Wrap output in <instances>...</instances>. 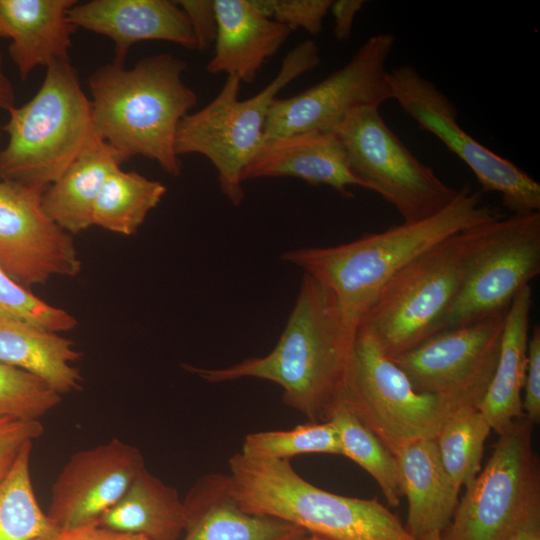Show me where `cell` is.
Returning <instances> with one entry per match:
<instances>
[{"label": "cell", "mask_w": 540, "mask_h": 540, "mask_svg": "<svg viewBox=\"0 0 540 540\" xmlns=\"http://www.w3.org/2000/svg\"><path fill=\"white\" fill-rule=\"evenodd\" d=\"M166 190L157 180L119 167L107 177L95 201L92 223L114 233L133 235Z\"/></svg>", "instance_id": "obj_27"}, {"label": "cell", "mask_w": 540, "mask_h": 540, "mask_svg": "<svg viewBox=\"0 0 540 540\" xmlns=\"http://www.w3.org/2000/svg\"><path fill=\"white\" fill-rule=\"evenodd\" d=\"M264 177H295L311 185H327L343 197L349 186L366 185L350 169L335 133L308 131L264 139L242 173V182Z\"/></svg>", "instance_id": "obj_18"}, {"label": "cell", "mask_w": 540, "mask_h": 540, "mask_svg": "<svg viewBox=\"0 0 540 540\" xmlns=\"http://www.w3.org/2000/svg\"><path fill=\"white\" fill-rule=\"evenodd\" d=\"M262 15L286 26L291 31L302 28L318 35L329 12L332 0H250Z\"/></svg>", "instance_id": "obj_34"}, {"label": "cell", "mask_w": 540, "mask_h": 540, "mask_svg": "<svg viewBox=\"0 0 540 540\" xmlns=\"http://www.w3.org/2000/svg\"><path fill=\"white\" fill-rule=\"evenodd\" d=\"M291 540H328V539H325L323 537H320V536H317V535H314V534H310V533H304L300 536H297Z\"/></svg>", "instance_id": "obj_43"}, {"label": "cell", "mask_w": 540, "mask_h": 540, "mask_svg": "<svg viewBox=\"0 0 540 540\" xmlns=\"http://www.w3.org/2000/svg\"><path fill=\"white\" fill-rule=\"evenodd\" d=\"M98 525L148 540H180L185 507L177 490L145 467L121 498L102 514Z\"/></svg>", "instance_id": "obj_26"}, {"label": "cell", "mask_w": 540, "mask_h": 540, "mask_svg": "<svg viewBox=\"0 0 540 540\" xmlns=\"http://www.w3.org/2000/svg\"><path fill=\"white\" fill-rule=\"evenodd\" d=\"M183 503L180 540H291L306 533L288 522L245 511L232 493L228 474L200 477Z\"/></svg>", "instance_id": "obj_19"}, {"label": "cell", "mask_w": 540, "mask_h": 540, "mask_svg": "<svg viewBox=\"0 0 540 540\" xmlns=\"http://www.w3.org/2000/svg\"><path fill=\"white\" fill-rule=\"evenodd\" d=\"M539 274L540 212L503 215L468 229L462 282L435 334L508 308Z\"/></svg>", "instance_id": "obj_9"}, {"label": "cell", "mask_w": 540, "mask_h": 540, "mask_svg": "<svg viewBox=\"0 0 540 540\" xmlns=\"http://www.w3.org/2000/svg\"><path fill=\"white\" fill-rule=\"evenodd\" d=\"M0 38H7L6 29L0 16Z\"/></svg>", "instance_id": "obj_44"}, {"label": "cell", "mask_w": 540, "mask_h": 540, "mask_svg": "<svg viewBox=\"0 0 540 540\" xmlns=\"http://www.w3.org/2000/svg\"><path fill=\"white\" fill-rule=\"evenodd\" d=\"M15 107L14 88L4 72L2 53L0 50V109L9 111Z\"/></svg>", "instance_id": "obj_40"}, {"label": "cell", "mask_w": 540, "mask_h": 540, "mask_svg": "<svg viewBox=\"0 0 540 540\" xmlns=\"http://www.w3.org/2000/svg\"><path fill=\"white\" fill-rule=\"evenodd\" d=\"M356 334L345 324L335 295L303 275L295 305L267 355L220 368L183 364L209 383L256 378L279 385L282 400L309 421H327L352 366Z\"/></svg>", "instance_id": "obj_1"}, {"label": "cell", "mask_w": 540, "mask_h": 540, "mask_svg": "<svg viewBox=\"0 0 540 540\" xmlns=\"http://www.w3.org/2000/svg\"><path fill=\"white\" fill-rule=\"evenodd\" d=\"M186 67L182 59L160 53L130 69L113 63L96 69L88 81L95 133L125 160L143 156L180 176L177 129L197 104L196 93L182 78Z\"/></svg>", "instance_id": "obj_3"}, {"label": "cell", "mask_w": 540, "mask_h": 540, "mask_svg": "<svg viewBox=\"0 0 540 540\" xmlns=\"http://www.w3.org/2000/svg\"><path fill=\"white\" fill-rule=\"evenodd\" d=\"M408 502L406 529L416 539L447 528L460 488L445 470L436 441L410 443L395 454Z\"/></svg>", "instance_id": "obj_22"}, {"label": "cell", "mask_w": 540, "mask_h": 540, "mask_svg": "<svg viewBox=\"0 0 540 540\" xmlns=\"http://www.w3.org/2000/svg\"><path fill=\"white\" fill-rule=\"evenodd\" d=\"M177 4L185 12L199 51L209 49L215 42L217 18L213 0H179Z\"/></svg>", "instance_id": "obj_37"}, {"label": "cell", "mask_w": 540, "mask_h": 540, "mask_svg": "<svg viewBox=\"0 0 540 540\" xmlns=\"http://www.w3.org/2000/svg\"><path fill=\"white\" fill-rule=\"evenodd\" d=\"M68 17L76 28L110 38L113 64L124 66L130 48L138 42L160 40L187 49L197 47L190 22L176 1L91 0L74 4Z\"/></svg>", "instance_id": "obj_17"}, {"label": "cell", "mask_w": 540, "mask_h": 540, "mask_svg": "<svg viewBox=\"0 0 540 540\" xmlns=\"http://www.w3.org/2000/svg\"><path fill=\"white\" fill-rule=\"evenodd\" d=\"M532 288H522L512 299L505 317L494 373L478 404L492 430L501 434L514 421L524 417V387Z\"/></svg>", "instance_id": "obj_23"}, {"label": "cell", "mask_w": 540, "mask_h": 540, "mask_svg": "<svg viewBox=\"0 0 540 540\" xmlns=\"http://www.w3.org/2000/svg\"><path fill=\"white\" fill-rule=\"evenodd\" d=\"M215 52L206 65L211 74L226 73L251 83L265 61L288 39L291 30L262 15L250 0H214Z\"/></svg>", "instance_id": "obj_20"}, {"label": "cell", "mask_w": 540, "mask_h": 540, "mask_svg": "<svg viewBox=\"0 0 540 540\" xmlns=\"http://www.w3.org/2000/svg\"><path fill=\"white\" fill-rule=\"evenodd\" d=\"M321 62L316 41L297 44L284 57L277 75L256 95L240 100L241 81L227 79L218 95L205 107L188 113L179 123L176 153H197L210 160L222 193L239 206L245 193L242 173L264 141L268 112L278 92Z\"/></svg>", "instance_id": "obj_6"}, {"label": "cell", "mask_w": 540, "mask_h": 540, "mask_svg": "<svg viewBox=\"0 0 540 540\" xmlns=\"http://www.w3.org/2000/svg\"><path fill=\"white\" fill-rule=\"evenodd\" d=\"M126 160L92 131L83 149L42 194L48 217L71 235L92 223L95 201L107 177Z\"/></svg>", "instance_id": "obj_24"}, {"label": "cell", "mask_w": 540, "mask_h": 540, "mask_svg": "<svg viewBox=\"0 0 540 540\" xmlns=\"http://www.w3.org/2000/svg\"><path fill=\"white\" fill-rule=\"evenodd\" d=\"M507 310L439 332L390 359L416 391L478 406L495 370Z\"/></svg>", "instance_id": "obj_14"}, {"label": "cell", "mask_w": 540, "mask_h": 540, "mask_svg": "<svg viewBox=\"0 0 540 540\" xmlns=\"http://www.w3.org/2000/svg\"><path fill=\"white\" fill-rule=\"evenodd\" d=\"M525 417L501 434L485 467L466 486L444 540H512L540 518V465Z\"/></svg>", "instance_id": "obj_8"}, {"label": "cell", "mask_w": 540, "mask_h": 540, "mask_svg": "<svg viewBox=\"0 0 540 540\" xmlns=\"http://www.w3.org/2000/svg\"><path fill=\"white\" fill-rule=\"evenodd\" d=\"M75 0H0V16L9 55L22 80L38 66L70 60L72 35L77 29L68 12Z\"/></svg>", "instance_id": "obj_21"}, {"label": "cell", "mask_w": 540, "mask_h": 540, "mask_svg": "<svg viewBox=\"0 0 540 540\" xmlns=\"http://www.w3.org/2000/svg\"><path fill=\"white\" fill-rule=\"evenodd\" d=\"M33 442L27 443L0 481V540H33L58 530L36 498L30 473Z\"/></svg>", "instance_id": "obj_29"}, {"label": "cell", "mask_w": 540, "mask_h": 540, "mask_svg": "<svg viewBox=\"0 0 540 540\" xmlns=\"http://www.w3.org/2000/svg\"><path fill=\"white\" fill-rule=\"evenodd\" d=\"M43 433L40 420L0 419V481L8 474L23 447Z\"/></svg>", "instance_id": "obj_35"}, {"label": "cell", "mask_w": 540, "mask_h": 540, "mask_svg": "<svg viewBox=\"0 0 540 540\" xmlns=\"http://www.w3.org/2000/svg\"><path fill=\"white\" fill-rule=\"evenodd\" d=\"M396 38L391 33L369 37L350 60L323 80L270 106L264 139L295 133H335L354 110L380 108L392 100L386 68Z\"/></svg>", "instance_id": "obj_13"}, {"label": "cell", "mask_w": 540, "mask_h": 540, "mask_svg": "<svg viewBox=\"0 0 540 540\" xmlns=\"http://www.w3.org/2000/svg\"><path fill=\"white\" fill-rule=\"evenodd\" d=\"M61 402L46 382L24 370L0 363V419H36Z\"/></svg>", "instance_id": "obj_32"}, {"label": "cell", "mask_w": 540, "mask_h": 540, "mask_svg": "<svg viewBox=\"0 0 540 540\" xmlns=\"http://www.w3.org/2000/svg\"><path fill=\"white\" fill-rule=\"evenodd\" d=\"M144 468L141 451L118 438L78 451L52 484L46 514L58 529L98 525Z\"/></svg>", "instance_id": "obj_16"}, {"label": "cell", "mask_w": 540, "mask_h": 540, "mask_svg": "<svg viewBox=\"0 0 540 540\" xmlns=\"http://www.w3.org/2000/svg\"><path fill=\"white\" fill-rule=\"evenodd\" d=\"M0 317L23 321L55 333L72 330L78 325L72 314L38 298L1 268Z\"/></svg>", "instance_id": "obj_33"}, {"label": "cell", "mask_w": 540, "mask_h": 540, "mask_svg": "<svg viewBox=\"0 0 540 540\" xmlns=\"http://www.w3.org/2000/svg\"><path fill=\"white\" fill-rule=\"evenodd\" d=\"M240 453L248 457L277 460L312 453L342 455L338 433L330 421H309L289 430L249 433Z\"/></svg>", "instance_id": "obj_31"}, {"label": "cell", "mask_w": 540, "mask_h": 540, "mask_svg": "<svg viewBox=\"0 0 540 540\" xmlns=\"http://www.w3.org/2000/svg\"><path fill=\"white\" fill-rule=\"evenodd\" d=\"M2 136H3V129H2V126L0 125V144H1Z\"/></svg>", "instance_id": "obj_45"}, {"label": "cell", "mask_w": 540, "mask_h": 540, "mask_svg": "<svg viewBox=\"0 0 540 540\" xmlns=\"http://www.w3.org/2000/svg\"><path fill=\"white\" fill-rule=\"evenodd\" d=\"M229 483L247 512L273 517L328 540H415L377 499L347 497L301 477L289 460L229 459Z\"/></svg>", "instance_id": "obj_4"}, {"label": "cell", "mask_w": 540, "mask_h": 540, "mask_svg": "<svg viewBox=\"0 0 540 540\" xmlns=\"http://www.w3.org/2000/svg\"><path fill=\"white\" fill-rule=\"evenodd\" d=\"M43 192L0 180V268L27 289L82 268L72 235L45 213Z\"/></svg>", "instance_id": "obj_15"}, {"label": "cell", "mask_w": 540, "mask_h": 540, "mask_svg": "<svg viewBox=\"0 0 540 540\" xmlns=\"http://www.w3.org/2000/svg\"><path fill=\"white\" fill-rule=\"evenodd\" d=\"M491 427L477 406L457 408L435 437L442 464L461 488L468 486L481 470L484 443Z\"/></svg>", "instance_id": "obj_30"}, {"label": "cell", "mask_w": 540, "mask_h": 540, "mask_svg": "<svg viewBox=\"0 0 540 540\" xmlns=\"http://www.w3.org/2000/svg\"><path fill=\"white\" fill-rule=\"evenodd\" d=\"M512 540H540V518L526 525Z\"/></svg>", "instance_id": "obj_41"}, {"label": "cell", "mask_w": 540, "mask_h": 540, "mask_svg": "<svg viewBox=\"0 0 540 540\" xmlns=\"http://www.w3.org/2000/svg\"><path fill=\"white\" fill-rule=\"evenodd\" d=\"M0 180L45 190L76 159L93 131L90 99L70 60L46 67L36 94L8 111Z\"/></svg>", "instance_id": "obj_5"}, {"label": "cell", "mask_w": 540, "mask_h": 540, "mask_svg": "<svg viewBox=\"0 0 540 540\" xmlns=\"http://www.w3.org/2000/svg\"><path fill=\"white\" fill-rule=\"evenodd\" d=\"M33 540H148L147 538L116 532L99 525H88L73 529H58L56 532Z\"/></svg>", "instance_id": "obj_38"}, {"label": "cell", "mask_w": 540, "mask_h": 540, "mask_svg": "<svg viewBox=\"0 0 540 540\" xmlns=\"http://www.w3.org/2000/svg\"><path fill=\"white\" fill-rule=\"evenodd\" d=\"M387 80L392 100L470 168L482 191L498 193L512 214L540 212V184L468 134L453 102L433 82L409 64L388 71Z\"/></svg>", "instance_id": "obj_12"}, {"label": "cell", "mask_w": 540, "mask_h": 540, "mask_svg": "<svg viewBox=\"0 0 540 540\" xmlns=\"http://www.w3.org/2000/svg\"><path fill=\"white\" fill-rule=\"evenodd\" d=\"M81 358L74 342L59 333L0 317V363L37 376L58 394L82 389L83 377L73 365Z\"/></svg>", "instance_id": "obj_25"}, {"label": "cell", "mask_w": 540, "mask_h": 540, "mask_svg": "<svg viewBox=\"0 0 540 540\" xmlns=\"http://www.w3.org/2000/svg\"><path fill=\"white\" fill-rule=\"evenodd\" d=\"M467 230L413 259L380 289L358 329L367 331L387 357L435 334L462 282Z\"/></svg>", "instance_id": "obj_7"}, {"label": "cell", "mask_w": 540, "mask_h": 540, "mask_svg": "<svg viewBox=\"0 0 540 540\" xmlns=\"http://www.w3.org/2000/svg\"><path fill=\"white\" fill-rule=\"evenodd\" d=\"M522 407L524 417L533 425L540 422V326L529 336Z\"/></svg>", "instance_id": "obj_36"}, {"label": "cell", "mask_w": 540, "mask_h": 540, "mask_svg": "<svg viewBox=\"0 0 540 540\" xmlns=\"http://www.w3.org/2000/svg\"><path fill=\"white\" fill-rule=\"evenodd\" d=\"M335 134L354 175L393 205L403 222L427 219L456 197L458 189L445 184L405 146L379 108L352 111Z\"/></svg>", "instance_id": "obj_11"}, {"label": "cell", "mask_w": 540, "mask_h": 540, "mask_svg": "<svg viewBox=\"0 0 540 540\" xmlns=\"http://www.w3.org/2000/svg\"><path fill=\"white\" fill-rule=\"evenodd\" d=\"M365 4L363 0L332 1L329 12L333 16V36L338 41L350 38L354 19Z\"/></svg>", "instance_id": "obj_39"}, {"label": "cell", "mask_w": 540, "mask_h": 540, "mask_svg": "<svg viewBox=\"0 0 540 540\" xmlns=\"http://www.w3.org/2000/svg\"><path fill=\"white\" fill-rule=\"evenodd\" d=\"M341 397L394 455L410 443L434 439L445 420L461 407L441 396L416 391L363 329L356 334Z\"/></svg>", "instance_id": "obj_10"}, {"label": "cell", "mask_w": 540, "mask_h": 540, "mask_svg": "<svg viewBox=\"0 0 540 540\" xmlns=\"http://www.w3.org/2000/svg\"><path fill=\"white\" fill-rule=\"evenodd\" d=\"M415 540H444L441 532H433L423 535Z\"/></svg>", "instance_id": "obj_42"}, {"label": "cell", "mask_w": 540, "mask_h": 540, "mask_svg": "<svg viewBox=\"0 0 540 540\" xmlns=\"http://www.w3.org/2000/svg\"><path fill=\"white\" fill-rule=\"evenodd\" d=\"M503 216L482 202L468 185L437 214L402 222L348 243L306 247L282 254L335 295L346 326L355 334L383 285L413 259L443 240Z\"/></svg>", "instance_id": "obj_2"}, {"label": "cell", "mask_w": 540, "mask_h": 540, "mask_svg": "<svg viewBox=\"0 0 540 540\" xmlns=\"http://www.w3.org/2000/svg\"><path fill=\"white\" fill-rule=\"evenodd\" d=\"M327 421L336 428L342 455L369 473L389 506L397 507L404 494L396 456L353 413L341 394Z\"/></svg>", "instance_id": "obj_28"}]
</instances>
